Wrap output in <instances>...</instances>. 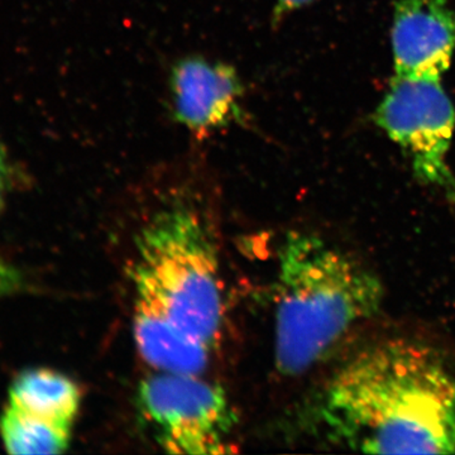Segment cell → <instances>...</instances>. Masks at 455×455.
Listing matches in <instances>:
<instances>
[{"mask_svg":"<svg viewBox=\"0 0 455 455\" xmlns=\"http://www.w3.org/2000/svg\"><path fill=\"white\" fill-rule=\"evenodd\" d=\"M313 418L331 444L348 451L455 454V372L421 341H379L335 371Z\"/></svg>","mask_w":455,"mask_h":455,"instance_id":"6da1fadb","label":"cell"},{"mask_svg":"<svg viewBox=\"0 0 455 455\" xmlns=\"http://www.w3.org/2000/svg\"><path fill=\"white\" fill-rule=\"evenodd\" d=\"M383 300L382 281L353 254L313 233H289L278 251V372L313 370L352 329L379 315Z\"/></svg>","mask_w":455,"mask_h":455,"instance_id":"7a4b0ae2","label":"cell"},{"mask_svg":"<svg viewBox=\"0 0 455 455\" xmlns=\"http://www.w3.org/2000/svg\"><path fill=\"white\" fill-rule=\"evenodd\" d=\"M148 275L176 322L214 348L223 326L220 260L202 218L182 199L140 229L134 262Z\"/></svg>","mask_w":455,"mask_h":455,"instance_id":"3957f363","label":"cell"},{"mask_svg":"<svg viewBox=\"0 0 455 455\" xmlns=\"http://www.w3.org/2000/svg\"><path fill=\"white\" fill-rule=\"evenodd\" d=\"M374 121L403 149L416 179L443 193L455 211V178L447 158L455 110L440 76L396 75Z\"/></svg>","mask_w":455,"mask_h":455,"instance_id":"277c9868","label":"cell"},{"mask_svg":"<svg viewBox=\"0 0 455 455\" xmlns=\"http://www.w3.org/2000/svg\"><path fill=\"white\" fill-rule=\"evenodd\" d=\"M139 405L160 447L171 454L233 451L235 414L220 386L199 374L158 372L143 379Z\"/></svg>","mask_w":455,"mask_h":455,"instance_id":"5b68a950","label":"cell"},{"mask_svg":"<svg viewBox=\"0 0 455 455\" xmlns=\"http://www.w3.org/2000/svg\"><path fill=\"white\" fill-rule=\"evenodd\" d=\"M169 94L173 122L196 140L248 124L243 79L228 62L202 55L182 57L171 68Z\"/></svg>","mask_w":455,"mask_h":455,"instance_id":"8992f818","label":"cell"},{"mask_svg":"<svg viewBox=\"0 0 455 455\" xmlns=\"http://www.w3.org/2000/svg\"><path fill=\"white\" fill-rule=\"evenodd\" d=\"M133 333L140 355L157 372L199 374L212 348L179 325L148 275L133 263Z\"/></svg>","mask_w":455,"mask_h":455,"instance_id":"52a82bcc","label":"cell"},{"mask_svg":"<svg viewBox=\"0 0 455 455\" xmlns=\"http://www.w3.org/2000/svg\"><path fill=\"white\" fill-rule=\"evenodd\" d=\"M391 44L396 75L442 76L455 51V9L448 0H397Z\"/></svg>","mask_w":455,"mask_h":455,"instance_id":"ba28073f","label":"cell"},{"mask_svg":"<svg viewBox=\"0 0 455 455\" xmlns=\"http://www.w3.org/2000/svg\"><path fill=\"white\" fill-rule=\"evenodd\" d=\"M80 401L82 392L73 379L46 368L20 373L9 391V406L65 427H73Z\"/></svg>","mask_w":455,"mask_h":455,"instance_id":"9c48e42d","label":"cell"},{"mask_svg":"<svg viewBox=\"0 0 455 455\" xmlns=\"http://www.w3.org/2000/svg\"><path fill=\"white\" fill-rule=\"evenodd\" d=\"M0 436L11 454H60L70 444L71 427L8 406L0 418Z\"/></svg>","mask_w":455,"mask_h":455,"instance_id":"30bf717a","label":"cell"},{"mask_svg":"<svg viewBox=\"0 0 455 455\" xmlns=\"http://www.w3.org/2000/svg\"><path fill=\"white\" fill-rule=\"evenodd\" d=\"M22 283L20 272L13 266L0 260V296L20 291Z\"/></svg>","mask_w":455,"mask_h":455,"instance_id":"8fae6325","label":"cell"},{"mask_svg":"<svg viewBox=\"0 0 455 455\" xmlns=\"http://www.w3.org/2000/svg\"><path fill=\"white\" fill-rule=\"evenodd\" d=\"M313 2L314 0H276L274 7V16H272V25H278L292 12L307 7Z\"/></svg>","mask_w":455,"mask_h":455,"instance_id":"7c38bea8","label":"cell"},{"mask_svg":"<svg viewBox=\"0 0 455 455\" xmlns=\"http://www.w3.org/2000/svg\"><path fill=\"white\" fill-rule=\"evenodd\" d=\"M13 176V169H12L7 152L0 146V191L11 187Z\"/></svg>","mask_w":455,"mask_h":455,"instance_id":"4fadbf2b","label":"cell"},{"mask_svg":"<svg viewBox=\"0 0 455 455\" xmlns=\"http://www.w3.org/2000/svg\"><path fill=\"white\" fill-rule=\"evenodd\" d=\"M2 193V191H0ZM3 209V199H2V194H0V212H2Z\"/></svg>","mask_w":455,"mask_h":455,"instance_id":"5bb4252c","label":"cell"}]
</instances>
